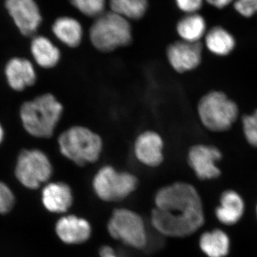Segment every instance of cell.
Instances as JSON below:
<instances>
[{"label":"cell","mask_w":257,"mask_h":257,"mask_svg":"<svg viewBox=\"0 0 257 257\" xmlns=\"http://www.w3.org/2000/svg\"><path fill=\"white\" fill-rule=\"evenodd\" d=\"M52 32L61 42L69 47H78L82 42V27L75 19L61 17L52 25Z\"/></svg>","instance_id":"19"},{"label":"cell","mask_w":257,"mask_h":257,"mask_svg":"<svg viewBox=\"0 0 257 257\" xmlns=\"http://www.w3.org/2000/svg\"><path fill=\"white\" fill-rule=\"evenodd\" d=\"M176 4L177 8L187 15L197 14L203 7L202 0H178Z\"/></svg>","instance_id":"27"},{"label":"cell","mask_w":257,"mask_h":257,"mask_svg":"<svg viewBox=\"0 0 257 257\" xmlns=\"http://www.w3.org/2000/svg\"><path fill=\"white\" fill-rule=\"evenodd\" d=\"M203 47L201 42L181 40L167 47V57L172 68L179 73L197 69L202 60Z\"/></svg>","instance_id":"11"},{"label":"cell","mask_w":257,"mask_h":257,"mask_svg":"<svg viewBox=\"0 0 257 257\" xmlns=\"http://www.w3.org/2000/svg\"><path fill=\"white\" fill-rule=\"evenodd\" d=\"M41 199L47 211L55 214H64L73 204V192L70 186L65 182H49L42 189Z\"/></svg>","instance_id":"14"},{"label":"cell","mask_w":257,"mask_h":257,"mask_svg":"<svg viewBox=\"0 0 257 257\" xmlns=\"http://www.w3.org/2000/svg\"><path fill=\"white\" fill-rule=\"evenodd\" d=\"M7 82L13 90L20 92L36 82L37 74L33 64L28 59L15 57L6 64Z\"/></svg>","instance_id":"15"},{"label":"cell","mask_w":257,"mask_h":257,"mask_svg":"<svg viewBox=\"0 0 257 257\" xmlns=\"http://www.w3.org/2000/svg\"><path fill=\"white\" fill-rule=\"evenodd\" d=\"M55 232L62 242L69 245H78L87 242L92 234L90 223L74 214L64 215L57 220Z\"/></svg>","instance_id":"12"},{"label":"cell","mask_w":257,"mask_h":257,"mask_svg":"<svg viewBox=\"0 0 257 257\" xmlns=\"http://www.w3.org/2000/svg\"><path fill=\"white\" fill-rule=\"evenodd\" d=\"M109 7L111 12L128 21L143 18L148 8V3L146 0H112Z\"/></svg>","instance_id":"22"},{"label":"cell","mask_w":257,"mask_h":257,"mask_svg":"<svg viewBox=\"0 0 257 257\" xmlns=\"http://www.w3.org/2000/svg\"><path fill=\"white\" fill-rule=\"evenodd\" d=\"M93 46L102 52H109L130 45L133 40L130 22L113 12L96 19L89 30Z\"/></svg>","instance_id":"5"},{"label":"cell","mask_w":257,"mask_h":257,"mask_svg":"<svg viewBox=\"0 0 257 257\" xmlns=\"http://www.w3.org/2000/svg\"><path fill=\"white\" fill-rule=\"evenodd\" d=\"M222 158L219 148L213 145H195L189 149L187 162L200 180H211L220 177L221 171L217 163Z\"/></svg>","instance_id":"9"},{"label":"cell","mask_w":257,"mask_h":257,"mask_svg":"<svg viewBox=\"0 0 257 257\" xmlns=\"http://www.w3.org/2000/svg\"><path fill=\"white\" fill-rule=\"evenodd\" d=\"M164 141L155 132L140 134L134 145V153L137 160L143 165L157 167L164 162Z\"/></svg>","instance_id":"13"},{"label":"cell","mask_w":257,"mask_h":257,"mask_svg":"<svg viewBox=\"0 0 257 257\" xmlns=\"http://www.w3.org/2000/svg\"><path fill=\"white\" fill-rule=\"evenodd\" d=\"M245 203L242 197L232 189L224 191L216 207L215 216L221 224L232 226L237 224L244 214Z\"/></svg>","instance_id":"16"},{"label":"cell","mask_w":257,"mask_h":257,"mask_svg":"<svg viewBox=\"0 0 257 257\" xmlns=\"http://www.w3.org/2000/svg\"><path fill=\"white\" fill-rule=\"evenodd\" d=\"M15 204L14 192L9 186L0 182V214H7L13 210Z\"/></svg>","instance_id":"25"},{"label":"cell","mask_w":257,"mask_h":257,"mask_svg":"<svg viewBox=\"0 0 257 257\" xmlns=\"http://www.w3.org/2000/svg\"><path fill=\"white\" fill-rule=\"evenodd\" d=\"M30 50L34 60L42 68H53L60 62V50L47 37H35L31 42Z\"/></svg>","instance_id":"18"},{"label":"cell","mask_w":257,"mask_h":257,"mask_svg":"<svg viewBox=\"0 0 257 257\" xmlns=\"http://www.w3.org/2000/svg\"><path fill=\"white\" fill-rule=\"evenodd\" d=\"M107 231L113 239L135 249H144L148 244L145 221L138 213L131 209H114L108 221Z\"/></svg>","instance_id":"7"},{"label":"cell","mask_w":257,"mask_h":257,"mask_svg":"<svg viewBox=\"0 0 257 257\" xmlns=\"http://www.w3.org/2000/svg\"><path fill=\"white\" fill-rule=\"evenodd\" d=\"M74 8L89 18H99L104 14L106 3L103 0H73L71 2Z\"/></svg>","instance_id":"23"},{"label":"cell","mask_w":257,"mask_h":257,"mask_svg":"<svg viewBox=\"0 0 257 257\" xmlns=\"http://www.w3.org/2000/svg\"><path fill=\"white\" fill-rule=\"evenodd\" d=\"M155 204L151 224L162 236L187 237L205 222L200 195L194 186L187 182H175L159 189Z\"/></svg>","instance_id":"1"},{"label":"cell","mask_w":257,"mask_h":257,"mask_svg":"<svg viewBox=\"0 0 257 257\" xmlns=\"http://www.w3.org/2000/svg\"><path fill=\"white\" fill-rule=\"evenodd\" d=\"M177 32L184 41L200 42L207 34V23L202 15H187L177 23Z\"/></svg>","instance_id":"21"},{"label":"cell","mask_w":257,"mask_h":257,"mask_svg":"<svg viewBox=\"0 0 257 257\" xmlns=\"http://www.w3.org/2000/svg\"><path fill=\"white\" fill-rule=\"evenodd\" d=\"M58 145L61 154L79 167L97 162L103 149L100 136L81 126H72L61 134Z\"/></svg>","instance_id":"3"},{"label":"cell","mask_w":257,"mask_h":257,"mask_svg":"<svg viewBox=\"0 0 257 257\" xmlns=\"http://www.w3.org/2000/svg\"><path fill=\"white\" fill-rule=\"evenodd\" d=\"M256 217H257V204L256 207Z\"/></svg>","instance_id":"31"},{"label":"cell","mask_w":257,"mask_h":257,"mask_svg":"<svg viewBox=\"0 0 257 257\" xmlns=\"http://www.w3.org/2000/svg\"><path fill=\"white\" fill-rule=\"evenodd\" d=\"M232 3L233 2L230 1V0H210V1H207L208 4L211 5L214 8H217V9H224Z\"/></svg>","instance_id":"29"},{"label":"cell","mask_w":257,"mask_h":257,"mask_svg":"<svg viewBox=\"0 0 257 257\" xmlns=\"http://www.w3.org/2000/svg\"><path fill=\"white\" fill-rule=\"evenodd\" d=\"M5 138V130L3 125L0 123V145L3 143Z\"/></svg>","instance_id":"30"},{"label":"cell","mask_w":257,"mask_h":257,"mask_svg":"<svg viewBox=\"0 0 257 257\" xmlns=\"http://www.w3.org/2000/svg\"><path fill=\"white\" fill-rule=\"evenodd\" d=\"M63 111V106L52 94L37 96L25 101L20 108V115L23 127L31 136L50 138Z\"/></svg>","instance_id":"2"},{"label":"cell","mask_w":257,"mask_h":257,"mask_svg":"<svg viewBox=\"0 0 257 257\" xmlns=\"http://www.w3.org/2000/svg\"><path fill=\"white\" fill-rule=\"evenodd\" d=\"M53 174V167L45 152L36 149L25 150L19 155L15 175L18 182L29 189H37L47 183Z\"/></svg>","instance_id":"8"},{"label":"cell","mask_w":257,"mask_h":257,"mask_svg":"<svg viewBox=\"0 0 257 257\" xmlns=\"http://www.w3.org/2000/svg\"><path fill=\"white\" fill-rule=\"evenodd\" d=\"M99 257H119L114 248L108 245L102 246L99 248Z\"/></svg>","instance_id":"28"},{"label":"cell","mask_w":257,"mask_h":257,"mask_svg":"<svg viewBox=\"0 0 257 257\" xmlns=\"http://www.w3.org/2000/svg\"><path fill=\"white\" fill-rule=\"evenodd\" d=\"M205 45L211 53L222 57L232 52L236 47V40L226 29L216 26L206 34Z\"/></svg>","instance_id":"20"},{"label":"cell","mask_w":257,"mask_h":257,"mask_svg":"<svg viewBox=\"0 0 257 257\" xmlns=\"http://www.w3.org/2000/svg\"><path fill=\"white\" fill-rule=\"evenodd\" d=\"M138 177L128 172H119L110 165L97 171L92 179V189L103 202H118L130 197L138 189Z\"/></svg>","instance_id":"6"},{"label":"cell","mask_w":257,"mask_h":257,"mask_svg":"<svg viewBox=\"0 0 257 257\" xmlns=\"http://www.w3.org/2000/svg\"><path fill=\"white\" fill-rule=\"evenodd\" d=\"M234 8L243 18H251L257 13V0H239L235 2Z\"/></svg>","instance_id":"26"},{"label":"cell","mask_w":257,"mask_h":257,"mask_svg":"<svg viewBox=\"0 0 257 257\" xmlns=\"http://www.w3.org/2000/svg\"><path fill=\"white\" fill-rule=\"evenodd\" d=\"M243 133L247 143L257 148V109L242 118Z\"/></svg>","instance_id":"24"},{"label":"cell","mask_w":257,"mask_h":257,"mask_svg":"<svg viewBox=\"0 0 257 257\" xmlns=\"http://www.w3.org/2000/svg\"><path fill=\"white\" fill-rule=\"evenodd\" d=\"M198 115L204 127L214 133L227 131L239 116V108L224 92L211 91L198 103Z\"/></svg>","instance_id":"4"},{"label":"cell","mask_w":257,"mask_h":257,"mask_svg":"<svg viewBox=\"0 0 257 257\" xmlns=\"http://www.w3.org/2000/svg\"><path fill=\"white\" fill-rule=\"evenodd\" d=\"M5 8L15 25L25 36H31L42 23L40 8L32 0H8Z\"/></svg>","instance_id":"10"},{"label":"cell","mask_w":257,"mask_h":257,"mask_svg":"<svg viewBox=\"0 0 257 257\" xmlns=\"http://www.w3.org/2000/svg\"><path fill=\"white\" fill-rule=\"evenodd\" d=\"M199 246L207 257H226L230 252L231 241L224 231L214 229L201 235Z\"/></svg>","instance_id":"17"}]
</instances>
